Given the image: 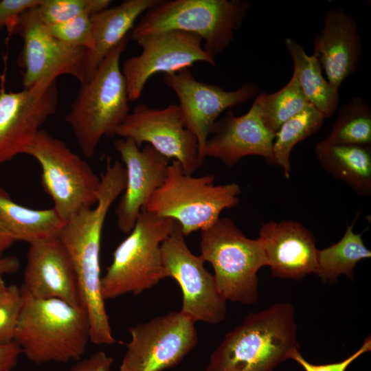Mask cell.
<instances>
[{"instance_id": "cell-1", "label": "cell", "mask_w": 371, "mask_h": 371, "mask_svg": "<svg viewBox=\"0 0 371 371\" xmlns=\"http://www.w3.org/2000/svg\"><path fill=\"white\" fill-rule=\"evenodd\" d=\"M125 183L123 164L107 158L97 203L65 221L58 236L74 269L82 305L89 318L90 341L97 345H111L116 341L102 295L100 254L106 217L122 193Z\"/></svg>"}, {"instance_id": "cell-2", "label": "cell", "mask_w": 371, "mask_h": 371, "mask_svg": "<svg viewBox=\"0 0 371 371\" xmlns=\"http://www.w3.org/2000/svg\"><path fill=\"white\" fill-rule=\"evenodd\" d=\"M297 332L290 302L250 313L225 334L205 371H273L300 352Z\"/></svg>"}, {"instance_id": "cell-3", "label": "cell", "mask_w": 371, "mask_h": 371, "mask_svg": "<svg viewBox=\"0 0 371 371\" xmlns=\"http://www.w3.org/2000/svg\"><path fill=\"white\" fill-rule=\"evenodd\" d=\"M21 290L23 304L14 341L21 352L36 365L81 359L90 341L85 310L58 299L36 298Z\"/></svg>"}, {"instance_id": "cell-4", "label": "cell", "mask_w": 371, "mask_h": 371, "mask_svg": "<svg viewBox=\"0 0 371 371\" xmlns=\"http://www.w3.org/2000/svg\"><path fill=\"white\" fill-rule=\"evenodd\" d=\"M130 36H126L100 63L93 76L81 83L65 120L79 148L91 158L104 136L115 131L130 113L120 58Z\"/></svg>"}, {"instance_id": "cell-5", "label": "cell", "mask_w": 371, "mask_h": 371, "mask_svg": "<svg viewBox=\"0 0 371 371\" xmlns=\"http://www.w3.org/2000/svg\"><path fill=\"white\" fill-rule=\"evenodd\" d=\"M251 6L244 0H159L142 14L129 36L135 41L161 32L192 33L201 38L203 49L215 59L231 44Z\"/></svg>"}, {"instance_id": "cell-6", "label": "cell", "mask_w": 371, "mask_h": 371, "mask_svg": "<svg viewBox=\"0 0 371 371\" xmlns=\"http://www.w3.org/2000/svg\"><path fill=\"white\" fill-rule=\"evenodd\" d=\"M213 175L193 177L173 160L163 183L142 209L162 218H171L184 236L214 225L221 212L239 203L238 184L216 185Z\"/></svg>"}, {"instance_id": "cell-7", "label": "cell", "mask_w": 371, "mask_h": 371, "mask_svg": "<svg viewBox=\"0 0 371 371\" xmlns=\"http://www.w3.org/2000/svg\"><path fill=\"white\" fill-rule=\"evenodd\" d=\"M177 225L171 218L142 210L132 230L115 248L112 262L101 278L104 300L140 294L168 278L161 245Z\"/></svg>"}, {"instance_id": "cell-8", "label": "cell", "mask_w": 371, "mask_h": 371, "mask_svg": "<svg viewBox=\"0 0 371 371\" xmlns=\"http://www.w3.org/2000/svg\"><path fill=\"white\" fill-rule=\"evenodd\" d=\"M200 256L213 267L226 300L251 305L258 300V271L267 266L262 245L247 237L229 217L201 231Z\"/></svg>"}, {"instance_id": "cell-9", "label": "cell", "mask_w": 371, "mask_h": 371, "mask_svg": "<svg viewBox=\"0 0 371 371\" xmlns=\"http://www.w3.org/2000/svg\"><path fill=\"white\" fill-rule=\"evenodd\" d=\"M25 154L41 166V181L63 221L98 201L100 178L63 140L41 129Z\"/></svg>"}, {"instance_id": "cell-10", "label": "cell", "mask_w": 371, "mask_h": 371, "mask_svg": "<svg viewBox=\"0 0 371 371\" xmlns=\"http://www.w3.org/2000/svg\"><path fill=\"white\" fill-rule=\"evenodd\" d=\"M131 340L119 371H163L177 366L198 344L195 322L172 311L128 328Z\"/></svg>"}, {"instance_id": "cell-11", "label": "cell", "mask_w": 371, "mask_h": 371, "mask_svg": "<svg viewBox=\"0 0 371 371\" xmlns=\"http://www.w3.org/2000/svg\"><path fill=\"white\" fill-rule=\"evenodd\" d=\"M164 266L168 277L173 278L182 291L183 314L193 322L218 324L227 313V300L220 293L214 275L204 260L188 248L177 224L161 245Z\"/></svg>"}, {"instance_id": "cell-12", "label": "cell", "mask_w": 371, "mask_h": 371, "mask_svg": "<svg viewBox=\"0 0 371 371\" xmlns=\"http://www.w3.org/2000/svg\"><path fill=\"white\" fill-rule=\"evenodd\" d=\"M36 8L23 12L18 19L12 34L23 40L19 63L23 68V84L30 88L44 79L69 75L80 82H87V49L66 44L54 37L43 23Z\"/></svg>"}, {"instance_id": "cell-13", "label": "cell", "mask_w": 371, "mask_h": 371, "mask_svg": "<svg viewBox=\"0 0 371 371\" xmlns=\"http://www.w3.org/2000/svg\"><path fill=\"white\" fill-rule=\"evenodd\" d=\"M140 54L126 59L121 71L129 101L138 100L148 79L157 73L171 74L196 62L216 67L215 59L203 49L201 37L192 33L171 30L149 34L135 41Z\"/></svg>"}, {"instance_id": "cell-14", "label": "cell", "mask_w": 371, "mask_h": 371, "mask_svg": "<svg viewBox=\"0 0 371 371\" xmlns=\"http://www.w3.org/2000/svg\"><path fill=\"white\" fill-rule=\"evenodd\" d=\"M137 146L149 144L168 159L178 161L192 175L203 164L196 138L186 127L178 104L164 109L136 104L115 131Z\"/></svg>"}, {"instance_id": "cell-15", "label": "cell", "mask_w": 371, "mask_h": 371, "mask_svg": "<svg viewBox=\"0 0 371 371\" xmlns=\"http://www.w3.org/2000/svg\"><path fill=\"white\" fill-rule=\"evenodd\" d=\"M56 80L44 79L27 89H0V166L25 154L58 104Z\"/></svg>"}, {"instance_id": "cell-16", "label": "cell", "mask_w": 371, "mask_h": 371, "mask_svg": "<svg viewBox=\"0 0 371 371\" xmlns=\"http://www.w3.org/2000/svg\"><path fill=\"white\" fill-rule=\"evenodd\" d=\"M163 79L179 100L185 124L196 138L203 161L206 141L220 115L255 98L260 92L259 87L253 82L233 91L225 90L217 85L198 80L188 68L164 74Z\"/></svg>"}, {"instance_id": "cell-17", "label": "cell", "mask_w": 371, "mask_h": 371, "mask_svg": "<svg viewBox=\"0 0 371 371\" xmlns=\"http://www.w3.org/2000/svg\"><path fill=\"white\" fill-rule=\"evenodd\" d=\"M126 170V183L115 210L117 225L128 234L155 191L164 181L170 159L149 144L139 148L132 140L114 142Z\"/></svg>"}, {"instance_id": "cell-18", "label": "cell", "mask_w": 371, "mask_h": 371, "mask_svg": "<svg viewBox=\"0 0 371 371\" xmlns=\"http://www.w3.org/2000/svg\"><path fill=\"white\" fill-rule=\"evenodd\" d=\"M274 138L275 133L262 121L255 98L244 115L236 116L231 109L217 120L206 141L203 157L218 159L229 167L248 155L260 156L274 164Z\"/></svg>"}, {"instance_id": "cell-19", "label": "cell", "mask_w": 371, "mask_h": 371, "mask_svg": "<svg viewBox=\"0 0 371 371\" xmlns=\"http://www.w3.org/2000/svg\"><path fill=\"white\" fill-rule=\"evenodd\" d=\"M20 287L36 298L58 299L82 307L71 261L58 237L30 244Z\"/></svg>"}, {"instance_id": "cell-20", "label": "cell", "mask_w": 371, "mask_h": 371, "mask_svg": "<svg viewBox=\"0 0 371 371\" xmlns=\"http://www.w3.org/2000/svg\"><path fill=\"white\" fill-rule=\"evenodd\" d=\"M258 238L273 276L298 280L315 273V239L300 223L288 220L264 223Z\"/></svg>"}, {"instance_id": "cell-21", "label": "cell", "mask_w": 371, "mask_h": 371, "mask_svg": "<svg viewBox=\"0 0 371 371\" xmlns=\"http://www.w3.org/2000/svg\"><path fill=\"white\" fill-rule=\"evenodd\" d=\"M313 55L328 82L339 89L355 72L362 57V43L355 19L341 8L328 10L313 41Z\"/></svg>"}, {"instance_id": "cell-22", "label": "cell", "mask_w": 371, "mask_h": 371, "mask_svg": "<svg viewBox=\"0 0 371 371\" xmlns=\"http://www.w3.org/2000/svg\"><path fill=\"white\" fill-rule=\"evenodd\" d=\"M159 1L125 0L91 16L93 47L85 56L87 81L109 53L129 35L137 19Z\"/></svg>"}, {"instance_id": "cell-23", "label": "cell", "mask_w": 371, "mask_h": 371, "mask_svg": "<svg viewBox=\"0 0 371 371\" xmlns=\"http://www.w3.org/2000/svg\"><path fill=\"white\" fill-rule=\"evenodd\" d=\"M322 167L361 196L371 194V146L329 144L324 140L315 146Z\"/></svg>"}, {"instance_id": "cell-24", "label": "cell", "mask_w": 371, "mask_h": 371, "mask_svg": "<svg viewBox=\"0 0 371 371\" xmlns=\"http://www.w3.org/2000/svg\"><path fill=\"white\" fill-rule=\"evenodd\" d=\"M64 223L54 207L36 210L21 205L0 187V224L14 241L31 244L58 237Z\"/></svg>"}, {"instance_id": "cell-25", "label": "cell", "mask_w": 371, "mask_h": 371, "mask_svg": "<svg viewBox=\"0 0 371 371\" xmlns=\"http://www.w3.org/2000/svg\"><path fill=\"white\" fill-rule=\"evenodd\" d=\"M284 43L293 62V73L306 101L326 118L332 116L339 103V88L324 78L320 64L313 54L306 53L302 45L290 37Z\"/></svg>"}, {"instance_id": "cell-26", "label": "cell", "mask_w": 371, "mask_h": 371, "mask_svg": "<svg viewBox=\"0 0 371 371\" xmlns=\"http://www.w3.org/2000/svg\"><path fill=\"white\" fill-rule=\"evenodd\" d=\"M355 220L347 225L344 236L337 243L317 249L315 273L324 282H335L341 275L353 280L357 263L371 257V251L365 245L361 234L353 231Z\"/></svg>"}, {"instance_id": "cell-27", "label": "cell", "mask_w": 371, "mask_h": 371, "mask_svg": "<svg viewBox=\"0 0 371 371\" xmlns=\"http://www.w3.org/2000/svg\"><path fill=\"white\" fill-rule=\"evenodd\" d=\"M325 119L320 111L308 104L302 111L286 121L276 133L273 144L274 164L282 168L285 177H290V157L295 146L317 132Z\"/></svg>"}, {"instance_id": "cell-28", "label": "cell", "mask_w": 371, "mask_h": 371, "mask_svg": "<svg viewBox=\"0 0 371 371\" xmlns=\"http://www.w3.org/2000/svg\"><path fill=\"white\" fill-rule=\"evenodd\" d=\"M325 142L333 144L371 146V108L360 97L340 108Z\"/></svg>"}, {"instance_id": "cell-29", "label": "cell", "mask_w": 371, "mask_h": 371, "mask_svg": "<svg viewBox=\"0 0 371 371\" xmlns=\"http://www.w3.org/2000/svg\"><path fill=\"white\" fill-rule=\"evenodd\" d=\"M256 98L265 125L275 134L286 121L309 104L293 73L289 81L280 90L271 93L262 92Z\"/></svg>"}, {"instance_id": "cell-30", "label": "cell", "mask_w": 371, "mask_h": 371, "mask_svg": "<svg viewBox=\"0 0 371 371\" xmlns=\"http://www.w3.org/2000/svg\"><path fill=\"white\" fill-rule=\"evenodd\" d=\"M110 0H43L36 8L46 25L63 23L82 14L92 15L108 8Z\"/></svg>"}, {"instance_id": "cell-31", "label": "cell", "mask_w": 371, "mask_h": 371, "mask_svg": "<svg viewBox=\"0 0 371 371\" xmlns=\"http://www.w3.org/2000/svg\"><path fill=\"white\" fill-rule=\"evenodd\" d=\"M22 304L21 288L6 285L0 293V346L14 341Z\"/></svg>"}, {"instance_id": "cell-32", "label": "cell", "mask_w": 371, "mask_h": 371, "mask_svg": "<svg viewBox=\"0 0 371 371\" xmlns=\"http://www.w3.org/2000/svg\"><path fill=\"white\" fill-rule=\"evenodd\" d=\"M91 16L82 14L63 23L45 25L62 42L91 50L93 47Z\"/></svg>"}, {"instance_id": "cell-33", "label": "cell", "mask_w": 371, "mask_h": 371, "mask_svg": "<svg viewBox=\"0 0 371 371\" xmlns=\"http://www.w3.org/2000/svg\"><path fill=\"white\" fill-rule=\"evenodd\" d=\"M371 350V339L368 336L354 353L338 362L326 364H314L306 360L300 352L295 353L292 360L297 363L304 371H346L356 359Z\"/></svg>"}, {"instance_id": "cell-34", "label": "cell", "mask_w": 371, "mask_h": 371, "mask_svg": "<svg viewBox=\"0 0 371 371\" xmlns=\"http://www.w3.org/2000/svg\"><path fill=\"white\" fill-rule=\"evenodd\" d=\"M43 0H1L0 27L12 34L19 17L25 11L38 6Z\"/></svg>"}, {"instance_id": "cell-35", "label": "cell", "mask_w": 371, "mask_h": 371, "mask_svg": "<svg viewBox=\"0 0 371 371\" xmlns=\"http://www.w3.org/2000/svg\"><path fill=\"white\" fill-rule=\"evenodd\" d=\"M113 359L103 351H98L89 357L81 359L70 371H111Z\"/></svg>"}, {"instance_id": "cell-36", "label": "cell", "mask_w": 371, "mask_h": 371, "mask_svg": "<svg viewBox=\"0 0 371 371\" xmlns=\"http://www.w3.org/2000/svg\"><path fill=\"white\" fill-rule=\"evenodd\" d=\"M21 353L16 341L0 346V371H11L17 364Z\"/></svg>"}, {"instance_id": "cell-37", "label": "cell", "mask_w": 371, "mask_h": 371, "mask_svg": "<svg viewBox=\"0 0 371 371\" xmlns=\"http://www.w3.org/2000/svg\"><path fill=\"white\" fill-rule=\"evenodd\" d=\"M20 262L14 256H0V276L11 274L18 271Z\"/></svg>"}, {"instance_id": "cell-38", "label": "cell", "mask_w": 371, "mask_h": 371, "mask_svg": "<svg viewBox=\"0 0 371 371\" xmlns=\"http://www.w3.org/2000/svg\"><path fill=\"white\" fill-rule=\"evenodd\" d=\"M15 241L0 224V256Z\"/></svg>"}, {"instance_id": "cell-39", "label": "cell", "mask_w": 371, "mask_h": 371, "mask_svg": "<svg viewBox=\"0 0 371 371\" xmlns=\"http://www.w3.org/2000/svg\"><path fill=\"white\" fill-rule=\"evenodd\" d=\"M5 286L6 284L3 279V276H0V293L3 291Z\"/></svg>"}, {"instance_id": "cell-40", "label": "cell", "mask_w": 371, "mask_h": 371, "mask_svg": "<svg viewBox=\"0 0 371 371\" xmlns=\"http://www.w3.org/2000/svg\"><path fill=\"white\" fill-rule=\"evenodd\" d=\"M2 27H0V30L1 29Z\"/></svg>"}]
</instances>
